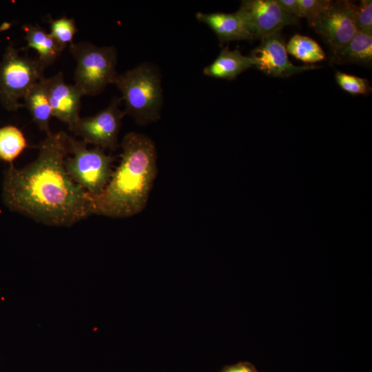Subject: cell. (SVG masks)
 Returning a JSON list of instances; mask_svg holds the SVG:
<instances>
[{"instance_id": "1", "label": "cell", "mask_w": 372, "mask_h": 372, "mask_svg": "<svg viewBox=\"0 0 372 372\" xmlns=\"http://www.w3.org/2000/svg\"><path fill=\"white\" fill-rule=\"evenodd\" d=\"M68 134L50 132L39 144L37 158L4 171L2 199L13 212L45 225L71 227L93 215L91 196L65 167Z\"/></svg>"}, {"instance_id": "2", "label": "cell", "mask_w": 372, "mask_h": 372, "mask_svg": "<svg viewBox=\"0 0 372 372\" xmlns=\"http://www.w3.org/2000/svg\"><path fill=\"white\" fill-rule=\"evenodd\" d=\"M119 165L98 195L92 197L93 214L112 218L135 216L146 207L157 175V153L147 136L131 132L122 139Z\"/></svg>"}, {"instance_id": "3", "label": "cell", "mask_w": 372, "mask_h": 372, "mask_svg": "<svg viewBox=\"0 0 372 372\" xmlns=\"http://www.w3.org/2000/svg\"><path fill=\"white\" fill-rule=\"evenodd\" d=\"M114 84L121 93L125 114L141 125L158 120L163 96L161 76L153 65L143 63L118 74Z\"/></svg>"}, {"instance_id": "4", "label": "cell", "mask_w": 372, "mask_h": 372, "mask_svg": "<svg viewBox=\"0 0 372 372\" xmlns=\"http://www.w3.org/2000/svg\"><path fill=\"white\" fill-rule=\"evenodd\" d=\"M69 49L76 62L74 84L85 95H97L109 84H114L118 75L117 52L114 46H97L81 41L72 43Z\"/></svg>"}, {"instance_id": "5", "label": "cell", "mask_w": 372, "mask_h": 372, "mask_svg": "<svg viewBox=\"0 0 372 372\" xmlns=\"http://www.w3.org/2000/svg\"><path fill=\"white\" fill-rule=\"evenodd\" d=\"M68 146L69 153L72 154L65 160L68 174L91 196L99 194L111 178L114 158L101 147L89 149L84 141L69 135Z\"/></svg>"}, {"instance_id": "6", "label": "cell", "mask_w": 372, "mask_h": 372, "mask_svg": "<svg viewBox=\"0 0 372 372\" xmlns=\"http://www.w3.org/2000/svg\"><path fill=\"white\" fill-rule=\"evenodd\" d=\"M45 68L37 59L21 55L8 46L0 63V101L10 111L23 106L19 101L30 88L44 78Z\"/></svg>"}, {"instance_id": "7", "label": "cell", "mask_w": 372, "mask_h": 372, "mask_svg": "<svg viewBox=\"0 0 372 372\" xmlns=\"http://www.w3.org/2000/svg\"><path fill=\"white\" fill-rule=\"evenodd\" d=\"M121 98L114 96L108 106L96 114L81 118L69 130L87 144L116 150L119 146L118 134L125 115L120 108Z\"/></svg>"}, {"instance_id": "8", "label": "cell", "mask_w": 372, "mask_h": 372, "mask_svg": "<svg viewBox=\"0 0 372 372\" xmlns=\"http://www.w3.org/2000/svg\"><path fill=\"white\" fill-rule=\"evenodd\" d=\"M238 11L253 39H261L299 23V19L287 12L277 0L242 1Z\"/></svg>"}, {"instance_id": "9", "label": "cell", "mask_w": 372, "mask_h": 372, "mask_svg": "<svg viewBox=\"0 0 372 372\" xmlns=\"http://www.w3.org/2000/svg\"><path fill=\"white\" fill-rule=\"evenodd\" d=\"M353 2L332 1L309 25L331 49L332 54L344 47L358 32L352 15Z\"/></svg>"}, {"instance_id": "10", "label": "cell", "mask_w": 372, "mask_h": 372, "mask_svg": "<svg viewBox=\"0 0 372 372\" xmlns=\"http://www.w3.org/2000/svg\"><path fill=\"white\" fill-rule=\"evenodd\" d=\"M249 57L254 66L274 77H288L318 67L312 65H295L289 61L286 45L280 32L261 39L260 45Z\"/></svg>"}, {"instance_id": "11", "label": "cell", "mask_w": 372, "mask_h": 372, "mask_svg": "<svg viewBox=\"0 0 372 372\" xmlns=\"http://www.w3.org/2000/svg\"><path fill=\"white\" fill-rule=\"evenodd\" d=\"M52 116L68 124L69 129L80 118L81 100L83 92L75 84H68L63 72L45 79Z\"/></svg>"}, {"instance_id": "12", "label": "cell", "mask_w": 372, "mask_h": 372, "mask_svg": "<svg viewBox=\"0 0 372 372\" xmlns=\"http://www.w3.org/2000/svg\"><path fill=\"white\" fill-rule=\"evenodd\" d=\"M196 17L214 31L220 43L254 39L238 11L234 13L198 12Z\"/></svg>"}, {"instance_id": "13", "label": "cell", "mask_w": 372, "mask_h": 372, "mask_svg": "<svg viewBox=\"0 0 372 372\" xmlns=\"http://www.w3.org/2000/svg\"><path fill=\"white\" fill-rule=\"evenodd\" d=\"M252 66L249 56L242 54L238 49L230 50L224 48L215 60L203 69V74L213 78L233 80Z\"/></svg>"}, {"instance_id": "14", "label": "cell", "mask_w": 372, "mask_h": 372, "mask_svg": "<svg viewBox=\"0 0 372 372\" xmlns=\"http://www.w3.org/2000/svg\"><path fill=\"white\" fill-rule=\"evenodd\" d=\"M33 121L40 130L48 134L52 109L45 83V77L34 84L23 98Z\"/></svg>"}, {"instance_id": "15", "label": "cell", "mask_w": 372, "mask_h": 372, "mask_svg": "<svg viewBox=\"0 0 372 372\" xmlns=\"http://www.w3.org/2000/svg\"><path fill=\"white\" fill-rule=\"evenodd\" d=\"M23 31L27 48L37 51V59L45 68L54 63L63 50L50 34L38 24L25 25Z\"/></svg>"}, {"instance_id": "16", "label": "cell", "mask_w": 372, "mask_h": 372, "mask_svg": "<svg viewBox=\"0 0 372 372\" xmlns=\"http://www.w3.org/2000/svg\"><path fill=\"white\" fill-rule=\"evenodd\" d=\"M332 61L338 64L371 65L372 35L358 31L344 47L332 54Z\"/></svg>"}, {"instance_id": "17", "label": "cell", "mask_w": 372, "mask_h": 372, "mask_svg": "<svg viewBox=\"0 0 372 372\" xmlns=\"http://www.w3.org/2000/svg\"><path fill=\"white\" fill-rule=\"evenodd\" d=\"M28 147L26 138L16 126L9 125L0 128V160L12 162Z\"/></svg>"}, {"instance_id": "18", "label": "cell", "mask_w": 372, "mask_h": 372, "mask_svg": "<svg viewBox=\"0 0 372 372\" xmlns=\"http://www.w3.org/2000/svg\"><path fill=\"white\" fill-rule=\"evenodd\" d=\"M287 53L306 63H313L324 59L325 53L319 44L310 37L293 35L286 45Z\"/></svg>"}, {"instance_id": "19", "label": "cell", "mask_w": 372, "mask_h": 372, "mask_svg": "<svg viewBox=\"0 0 372 372\" xmlns=\"http://www.w3.org/2000/svg\"><path fill=\"white\" fill-rule=\"evenodd\" d=\"M50 32H49L58 45L63 50L73 42L77 28L74 19L63 16L55 19H50Z\"/></svg>"}, {"instance_id": "20", "label": "cell", "mask_w": 372, "mask_h": 372, "mask_svg": "<svg viewBox=\"0 0 372 372\" xmlns=\"http://www.w3.org/2000/svg\"><path fill=\"white\" fill-rule=\"evenodd\" d=\"M335 77L340 88L349 94L368 95L371 92V87L367 79L342 72H337Z\"/></svg>"}, {"instance_id": "21", "label": "cell", "mask_w": 372, "mask_h": 372, "mask_svg": "<svg viewBox=\"0 0 372 372\" xmlns=\"http://www.w3.org/2000/svg\"><path fill=\"white\" fill-rule=\"evenodd\" d=\"M352 15L358 31L372 35V1L362 0L359 5L353 3Z\"/></svg>"}, {"instance_id": "22", "label": "cell", "mask_w": 372, "mask_h": 372, "mask_svg": "<svg viewBox=\"0 0 372 372\" xmlns=\"http://www.w3.org/2000/svg\"><path fill=\"white\" fill-rule=\"evenodd\" d=\"M332 1L330 0H298L302 17L307 18L309 24L326 10Z\"/></svg>"}, {"instance_id": "23", "label": "cell", "mask_w": 372, "mask_h": 372, "mask_svg": "<svg viewBox=\"0 0 372 372\" xmlns=\"http://www.w3.org/2000/svg\"><path fill=\"white\" fill-rule=\"evenodd\" d=\"M277 1L289 14L298 19L302 17L298 0H277Z\"/></svg>"}, {"instance_id": "24", "label": "cell", "mask_w": 372, "mask_h": 372, "mask_svg": "<svg viewBox=\"0 0 372 372\" xmlns=\"http://www.w3.org/2000/svg\"><path fill=\"white\" fill-rule=\"evenodd\" d=\"M219 372H258L254 364L249 362H240L225 366Z\"/></svg>"}]
</instances>
